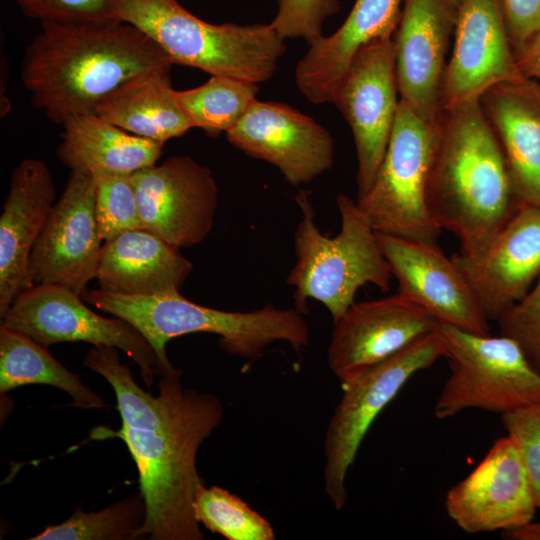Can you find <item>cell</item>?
<instances>
[{
    "label": "cell",
    "mask_w": 540,
    "mask_h": 540,
    "mask_svg": "<svg viewBox=\"0 0 540 540\" xmlns=\"http://www.w3.org/2000/svg\"><path fill=\"white\" fill-rule=\"evenodd\" d=\"M446 1L456 11L463 0H446Z\"/></svg>",
    "instance_id": "f35d334b"
},
{
    "label": "cell",
    "mask_w": 540,
    "mask_h": 540,
    "mask_svg": "<svg viewBox=\"0 0 540 540\" xmlns=\"http://www.w3.org/2000/svg\"><path fill=\"white\" fill-rule=\"evenodd\" d=\"M377 236L399 294L439 323L480 335L490 333L489 319L467 277L438 243L383 233Z\"/></svg>",
    "instance_id": "5bb4252c"
},
{
    "label": "cell",
    "mask_w": 540,
    "mask_h": 540,
    "mask_svg": "<svg viewBox=\"0 0 540 540\" xmlns=\"http://www.w3.org/2000/svg\"><path fill=\"white\" fill-rule=\"evenodd\" d=\"M521 205L540 207V88L529 79L502 83L480 98Z\"/></svg>",
    "instance_id": "7402d4cb"
},
{
    "label": "cell",
    "mask_w": 540,
    "mask_h": 540,
    "mask_svg": "<svg viewBox=\"0 0 540 540\" xmlns=\"http://www.w3.org/2000/svg\"><path fill=\"white\" fill-rule=\"evenodd\" d=\"M101 241L94 178L85 170L71 171L31 252V282L62 286L81 296L97 277Z\"/></svg>",
    "instance_id": "4fadbf2b"
},
{
    "label": "cell",
    "mask_w": 540,
    "mask_h": 540,
    "mask_svg": "<svg viewBox=\"0 0 540 540\" xmlns=\"http://www.w3.org/2000/svg\"><path fill=\"white\" fill-rule=\"evenodd\" d=\"M95 182V215L102 240L144 229L132 175L92 174Z\"/></svg>",
    "instance_id": "4dcf8cb0"
},
{
    "label": "cell",
    "mask_w": 540,
    "mask_h": 540,
    "mask_svg": "<svg viewBox=\"0 0 540 540\" xmlns=\"http://www.w3.org/2000/svg\"><path fill=\"white\" fill-rule=\"evenodd\" d=\"M29 18L61 24H100L119 21L111 0H14Z\"/></svg>",
    "instance_id": "d6a6232c"
},
{
    "label": "cell",
    "mask_w": 540,
    "mask_h": 540,
    "mask_svg": "<svg viewBox=\"0 0 540 540\" xmlns=\"http://www.w3.org/2000/svg\"><path fill=\"white\" fill-rule=\"evenodd\" d=\"M195 517L208 530L228 540H273L271 524L226 489L199 486L194 498Z\"/></svg>",
    "instance_id": "f546056e"
},
{
    "label": "cell",
    "mask_w": 540,
    "mask_h": 540,
    "mask_svg": "<svg viewBox=\"0 0 540 540\" xmlns=\"http://www.w3.org/2000/svg\"><path fill=\"white\" fill-rule=\"evenodd\" d=\"M58 159L71 171L129 174L157 163L165 143L131 134L88 114L63 126Z\"/></svg>",
    "instance_id": "d4e9b609"
},
{
    "label": "cell",
    "mask_w": 540,
    "mask_h": 540,
    "mask_svg": "<svg viewBox=\"0 0 540 540\" xmlns=\"http://www.w3.org/2000/svg\"><path fill=\"white\" fill-rule=\"evenodd\" d=\"M501 419L520 451L535 505L540 509V400L504 413Z\"/></svg>",
    "instance_id": "836d02e7"
},
{
    "label": "cell",
    "mask_w": 540,
    "mask_h": 540,
    "mask_svg": "<svg viewBox=\"0 0 540 540\" xmlns=\"http://www.w3.org/2000/svg\"><path fill=\"white\" fill-rule=\"evenodd\" d=\"M328 365L340 382L437 330L439 322L398 292L381 299L354 302L333 323Z\"/></svg>",
    "instance_id": "d6986e66"
},
{
    "label": "cell",
    "mask_w": 540,
    "mask_h": 540,
    "mask_svg": "<svg viewBox=\"0 0 540 540\" xmlns=\"http://www.w3.org/2000/svg\"><path fill=\"white\" fill-rule=\"evenodd\" d=\"M449 517L467 533L506 530L533 519L536 505L515 441L497 439L446 496Z\"/></svg>",
    "instance_id": "ac0fdd59"
},
{
    "label": "cell",
    "mask_w": 540,
    "mask_h": 540,
    "mask_svg": "<svg viewBox=\"0 0 540 540\" xmlns=\"http://www.w3.org/2000/svg\"><path fill=\"white\" fill-rule=\"evenodd\" d=\"M1 325L48 347L63 342L112 346L125 352L151 386L164 370L147 339L128 321L103 317L75 292L57 285L35 284L21 292L1 317Z\"/></svg>",
    "instance_id": "30bf717a"
},
{
    "label": "cell",
    "mask_w": 540,
    "mask_h": 540,
    "mask_svg": "<svg viewBox=\"0 0 540 540\" xmlns=\"http://www.w3.org/2000/svg\"><path fill=\"white\" fill-rule=\"evenodd\" d=\"M55 198L54 179L45 162L26 158L13 170L0 216V317L33 286L29 260Z\"/></svg>",
    "instance_id": "44dd1931"
},
{
    "label": "cell",
    "mask_w": 540,
    "mask_h": 540,
    "mask_svg": "<svg viewBox=\"0 0 540 540\" xmlns=\"http://www.w3.org/2000/svg\"><path fill=\"white\" fill-rule=\"evenodd\" d=\"M225 134L245 154L275 166L292 186L309 183L334 165L330 132L283 103L256 99Z\"/></svg>",
    "instance_id": "2e32d148"
},
{
    "label": "cell",
    "mask_w": 540,
    "mask_h": 540,
    "mask_svg": "<svg viewBox=\"0 0 540 540\" xmlns=\"http://www.w3.org/2000/svg\"><path fill=\"white\" fill-rule=\"evenodd\" d=\"M437 127L399 101L383 160L368 192L356 202L377 233L437 243L442 229L428 205Z\"/></svg>",
    "instance_id": "52a82bcc"
},
{
    "label": "cell",
    "mask_w": 540,
    "mask_h": 540,
    "mask_svg": "<svg viewBox=\"0 0 540 540\" xmlns=\"http://www.w3.org/2000/svg\"><path fill=\"white\" fill-rule=\"evenodd\" d=\"M502 537L511 540H540V521L533 519L516 527L502 530Z\"/></svg>",
    "instance_id": "74e56055"
},
{
    "label": "cell",
    "mask_w": 540,
    "mask_h": 540,
    "mask_svg": "<svg viewBox=\"0 0 540 540\" xmlns=\"http://www.w3.org/2000/svg\"><path fill=\"white\" fill-rule=\"evenodd\" d=\"M295 201L302 218L294 234L296 263L287 283L293 287L294 308L308 312L307 300L321 302L335 323L355 302L357 291L372 284L387 292L393 279L390 265L356 200L344 193L336 197L341 227L335 237L323 235L314 222L308 192Z\"/></svg>",
    "instance_id": "5b68a950"
},
{
    "label": "cell",
    "mask_w": 540,
    "mask_h": 540,
    "mask_svg": "<svg viewBox=\"0 0 540 540\" xmlns=\"http://www.w3.org/2000/svg\"><path fill=\"white\" fill-rule=\"evenodd\" d=\"M40 25L25 49L21 80L34 107L60 126L95 114L102 99L127 80L173 66L153 40L125 22Z\"/></svg>",
    "instance_id": "7a4b0ae2"
},
{
    "label": "cell",
    "mask_w": 540,
    "mask_h": 540,
    "mask_svg": "<svg viewBox=\"0 0 540 540\" xmlns=\"http://www.w3.org/2000/svg\"><path fill=\"white\" fill-rule=\"evenodd\" d=\"M339 9V0H278L270 24L282 39H303L311 45L323 36L324 21Z\"/></svg>",
    "instance_id": "1f68e13d"
},
{
    "label": "cell",
    "mask_w": 540,
    "mask_h": 540,
    "mask_svg": "<svg viewBox=\"0 0 540 540\" xmlns=\"http://www.w3.org/2000/svg\"><path fill=\"white\" fill-rule=\"evenodd\" d=\"M446 355L437 328L342 383L324 440V490L336 510L346 504L347 473L372 423L416 372Z\"/></svg>",
    "instance_id": "9c48e42d"
},
{
    "label": "cell",
    "mask_w": 540,
    "mask_h": 540,
    "mask_svg": "<svg viewBox=\"0 0 540 540\" xmlns=\"http://www.w3.org/2000/svg\"><path fill=\"white\" fill-rule=\"evenodd\" d=\"M30 384L49 385L65 391L73 405L101 409L104 400L83 384L79 376L57 361L47 347L31 337L0 327V392Z\"/></svg>",
    "instance_id": "4316f807"
},
{
    "label": "cell",
    "mask_w": 540,
    "mask_h": 540,
    "mask_svg": "<svg viewBox=\"0 0 540 540\" xmlns=\"http://www.w3.org/2000/svg\"><path fill=\"white\" fill-rule=\"evenodd\" d=\"M170 72L154 70L127 80L102 99L95 114L153 141L182 136L192 127L175 99Z\"/></svg>",
    "instance_id": "484cf974"
},
{
    "label": "cell",
    "mask_w": 540,
    "mask_h": 540,
    "mask_svg": "<svg viewBox=\"0 0 540 540\" xmlns=\"http://www.w3.org/2000/svg\"><path fill=\"white\" fill-rule=\"evenodd\" d=\"M454 44L442 84V109L480 100L521 73L500 0H463L456 10Z\"/></svg>",
    "instance_id": "9a60e30c"
},
{
    "label": "cell",
    "mask_w": 540,
    "mask_h": 540,
    "mask_svg": "<svg viewBox=\"0 0 540 540\" xmlns=\"http://www.w3.org/2000/svg\"><path fill=\"white\" fill-rule=\"evenodd\" d=\"M451 374L434 406L438 419L468 408L504 413L540 400V372L510 337H492L439 323Z\"/></svg>",
    "instance_id": "ba28073f"
},
{
    "label": "cell",
    "mask_w": 540,
    "mask_h": 540,
    "mask_svg": "<svg viewBox=\"0 0 540 540\" xmlns=\"http://www.w3.org/2000/svg\"><path fill=\"white\" fill-rule=\"evenodd\" d=\"M258 84L227 76H211L200 86L174 90L192 128L211 135L232 129L256 100Z\"/></svg>",
    "instance_id": "83f0119b"
},
{
    "label": "cell",
    "mask_w": 540,
    "mask_h": 540,
    "mask_svg": "<svg viewBox=\"0 0 540 540\" xmlns=\"http://www.w3.org/2000/svg\"><path fill=\"white\" fill-rule=\"evenodd\" d=\"M428 205L466 258L479 257L521 206L480 100L442 109Z\"/></svg>",
    "instance_id": "3957f363"
},
{
    "label": "cell",
    "mask_w": 540,
    "mask_h": 540,
    "mask_svg": "<svg viewBox=\"0 0 540 540\" xmlns=\"http://www.w3.org/2000/svg\"><path fill=\"white\" fill-rule=\"evenodd\" d=\"M514 52L540 30V0H500Z\"/></svg>",
    "instance_id": "d590c367"
},
{
    "label": "cell",
    "mask_w": 540,
    "mask_h": 540,
    "mask_svg": "<svg viewBox=\"0 0 540 540\" xmlns=\"http://www.w3.org/2000/svg\"><path fill=\"white\" fill-rule=\"evenodd\" d=\"M84 365L113 388L122 426L98 427L95 439L120 438L139 474L146 504L144 537L150 540H203L194 498L203 484L197 470L200 445L221 425L224 408L213 394L185 388L181 371L161 376L157 396L135 381L119 349L93 346Z\"/></svg>",
    "instance_id": "6da1fadb"
},
{
    "label": "cell",
    "mask_w": 540,
    "mask_h": 540,
    "mask_svg": "<svg viewBox=\"0 0 540 540\" xmlns=\"http://www.w3.org/2000/svg\"><path fill=\"white\" fill-rule=\"evenodd\" d=\"M402 3L403 0H356L337 31L309 45L295 69L296 85L308 101L330 102L357 52L375 40L393 37Z\"/></svg>",
    "instance_id": "603a6c76"
},
{
    "label": "cell",
    "mask_w": 540,
    "mask_h": 540,
    "mask_svg": "<svg viewBox=\"0 0 540 540\" xmlns=\"http://www.w3.org/2000/svg\"><path fill=\"white\" fill-rule=\"evenodd\" d=\"M145 520L146 504L139 491L97 512L78 507L67 520L29 540H135L144 538Z\"/></svg>",
    "instance_id": "f1b7e54d"
},
{
    "label": "cell",
    "mask_w": 540,
    "mask_h": 540,
    "mask_svg": "<svg viewBox=\"0 0 540 540\" xmlns=\"http://www.w3.org/2000/svg\"><path fill=\"white\" fill-rule=\"evenodd\" d=\"M452 258L488 319L497 320L540 277V207L521 205L479 257Z\"/></svg>",
    "instance_id": "ffe728a7"
},
{
    "label": "cell",
    "mask_w": 540,
    "mask_h": 540,
    "mask_svg": "<svg viewBox=\"0 0 540 540\" xmlns=\"http://www.w3.org/2000/svg\"><path fill=\"white\" fill-rule=\"evenodd\" d=\"M132 180L145 230L179 249L207 238L219 194L207 166L174 155L133 173Z\"/></svg>",
    "instance_id": "7c38bea8"
},
{
    "label": "cell",
    "mask_w": 540,
    "mask_h": 540,
    "mask_svg": "<svg viewBox=\"0 0 540 540\" xmlns=\"http://www.w3.org/2000/svg\"><path fill=\"white\" fill-rule=\"evenodd\" d=\"M400 97L393 37L361 48L331 97L349 124L357 155V199L370 189L383 160Z\"/></svg>",
    "instance_id": "8fae6325"
},
{
    "label": "cell",
    "mask_w": 540,
    "mask_h": 540,
    "mask_svg": "<svg viewBox=\"0 0 540 540\" xmlns=\"http://www.w3.org/2000/svg\"><path fill=\"white\" fill-rule=\"evenodd\" d=\"M514 53L523 76L540 88V30Z\"/></svg>",
    "instance_id": "8d00e7d4"
},
{
    "label": "cell",
    "mask_w": 540,
    "mask_h": 540,
    "mask_svg": "<svg viewBox=\"0 0 540 540\" xmlns=\"http://www.w3.org/2000/svg\"><path fill=\"white\" fill-rule=\"evenodd\" d=\"M116 18L146 34L173 65L259 84L275 73L286 51L271 24H212L177 0H111Z\"/></svg>",
    "instance_id": "8992f818"
},
{
    "label": "cell",
    "mask_w": 540,
    "mask_h": 540,
    "mask_svg": "<svg viewBox=\"0 0 540 540\" xmlns=\"http://www.w3.org/2000/svg\"><path fill=\"white\" fill-rule=\"evenodd\" d=\"M501 335L515 340L540 372V277L528 293L497 319Z\"/></svg>",
    "instance_id": "e575fe53"
},
{
    "label": "cell",
    "mask_w": 540,
    "mask_h": 540,
    "mask_svg": "<svg viewBox=\"0 0 540 540\" xmlns=\"http://www.w3.org/2000/svg\"><path fill=\"white\" fill-rule=\"evenodd\" d=\"M81 297L132 324L152 346L164 375L181 371L170 363L166 345L186 334L217 335L223 350L250 362L260 358L274 342L285 341L298 353L310 342L308 324L295 308L279 309L268 304L249 312L224 311L190 301L180 292L127 296L87 289Z\"/></svg>",
    "instance_id": "277c9868"
},
{
    "label": "cell",
    "mask_w": 540,
    "mask_h": 540,
    "mask_svg": "<svg viewBox=\"0 0 540 540\" xmlns=\"http://www.w3.org/2000/svg\"><path fill=\"white\" fill-rule=\"evenodd\" d=\"M455 16L446 0H403L393 34L400 100L434 127L442 113L446 54Z\"/></svg>",
    "instance_id": "e0dca14e"
},
{
    "label": "cell",
    "mask_w": 540,
    "mask_h": 540,
    "mask_svg": "<svg viewBox=\"0 0 540 540\" xmlns=\"http://www.w3.org/2000/svg\"><path fill=\"white\" fill-rule=\"evenodd\" d=\"M192 271L179 248L136 229L104 242L96 280L98 289L108 293L153 296L180 292Z\"/></svg>",
    "instance_id": "cb8c5ba5"
}]
</instances>
